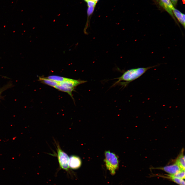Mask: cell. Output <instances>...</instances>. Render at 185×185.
Instances as JSON below:
<instances>
[{"label": "cell", "instance_id": "6da1fadb", "mask_svg": "<svg viewBox=\"0 0 185 185\" xmlns=\"http://www.w3.org/2000/svg\"><path fill=\"white\" fill-rule=\"evenodd\" d=\"M158 65V64L146 67L133 68L128 70L124 72L120 77L116 78L118 80L113 86L119 84L123 87H125L130 83L142 75L148 70L156 67Z\"/></svg>", "mask_w": 185, "mask_h": 185}, {"label": "cell", "instance_id": "7a4b0ae2", "mask_svg": "<svg viewBox=\"0 0 185 185\" xmlns=\"http://www.w3.org/2000/svg\"><path fill=\"white\" fill-rule=\"evenodd\" d=\"M105 157L104 161L107 169L111 175H115L119 166L118 157L115 153L108 150L105 152Z\"/></svg>", "mask_w": 185, "mask_h": 185}, {"label": "cell", "instance_id": "3957f363", "mask_svg": "<svg viewBox=\"0 0 185 185\" xmlns=\"http://www.w3.org/2000/svg\"><path fill=\"white\" fill-rule=\"evenodd\" d=\"M56 146L57 156L60 167L62 169L68 171L69 169L68 155L61 149L59 143L55 141Z\"/></svg>", "mask_w": 185, "mask_h": 185}, {"label": "cell", "instance_id": "277c9868", "mask_svg": "<svg viewBox=\"0 0 185 185\" xmlns=\"http://www.w3.org/2000/svg\"><path fill=\"white\" fill-rule=\"evenodd\" d=\"M87 82L86 81L75 80L67 78L64 81L58 82V84L63 87L69 88H75L78 85Z\"/></svg>", "mask_w": 185, "mask_h": 185}, {"label": "cell", "instance_id": "5b68a950", "mask_svg": "<svg viewBox=\"0 0 185 185\" xmlns=\"http://www.w3.org/2000/svg\"><path fill=\"white\" fill-rule=\"evenodd\" d=\"M82 164V161L79 156L72 155L69 157V167L73 169L79 168Z\"/></svg>", "mask_w": 185, "mask_h": 185}, {"label": "cell", "instance_id": "8992f818", "mask_svg": "<svg viewBox=\"0 0 185 185\" xmlns=\"http://www.w3.org/2000/svg\"><path fill=\"white\" fill-rule=\"evenodd\" d=\"M158 168L164 171L170 175L175 174L182 170H184L182 169L176 162L173 164Z\"/></svg>", "mask_w": 185, "mask_h": 185}, {"label": "cell", "instance_id": "52a82bcc", "mask_svg": "<svg viewBox=\"0 0 185 185\" xmlns=\"http://www.w3.org/2000/svg\"><path fill=\"white\" fill-rule=\"evenodd\" d=\"M175 17L182 26L185 28V15L179 11L175 8L172 10Z\"/></svg>", "mask_w": 185, "mask_h": 185}, {"label": "cell", "instance_id": "ba28073f", "mask_svg": "<svg viewBox=\"0 0 185 185\" xmlns=\"http://www.w3.org/2000/svg\"><path fill=\"white\" fill-rule=\"evenodd\" d=\"M39 80L44 84L54 88L58 84V82L48 79L46 78L40 77Z\"/></svg>", "mask_w": 185, "mask_h": 185}, {"label": "cell", "instance_id": "9c48e42d", "mask_svg": "<svg viewBox=\"0 0 185 185\" xmlns=\"http://www.w3.org/2000/svg\"><path fill=\"white\" fill-rule=\"evenodd\" d=\"M54 88L59 90L67 93L73 98L72 92L74 90V88L66 87L59 84L57 85Z\"/></svg>", "mask_w": 185, "mask_h": 185}, {"label": "cell", "instance_id": "30bf717a", "mask_svg": "<svg viewBox=\"0 0 185 185\" xmlns=\"http://www.w3.org/2000/svg\"><path fill=\"white\" fill-rule=\"evenodd\" d=\"M176 163L182 169L185 170V156L183 152L178 158Z\"/></svg>", "mask_w": 185, "mask_h": 185}, {"label": "cell", "instance_id": "8fae6325", "mask_svg": "<svg viewBox=\"0 0 185 185\" xmlns=\"http://www.w3.org/2000/svg\"><path fill=\"white\" fill-rule=\"evenodd\" d=\"M46 78L48 79L58 82H60L64 81L67 78L64 77L56 75L49 76Z\"/></svg>", "mask_w": 185, "mask_h": 185}, {"label": "cell", "instance_id": "7c38bea8", "mask_svg": "<svg viewBox=\"0 0 185 185\" xmlns=\"http://www.w3.org/2000/svg\"><path fill=\"white\" fill-rule=\"evenodd\" d=\"M168 176L166 177L170 179L179 185H185V181L183 179Z\"/></svg>", "mask_w": 185, "mask_h": 185}, {"label": "cell", "instance_id": "4fadbf2b", "mask_svg": "<svg viewBox=\"0 0 185 185\" xmlns=\"http://www.w3.org/2000/svg\"><path fill=\"white\" fill-rule=\"evenodd\" d=\"M167 175L171 177L184 179H185V170H182L179 172L173 174H168Z\"/></svg>", "mask_w": 185, "mask_h": 185}, {"label": "cell", "instance_id": "5bb4252c", "mask_svg": "<svg viewBox=\"0 0 185 185\" xmlns=\"http://www.w3.org/2000/svg\"><path fill=\"white\" fill-rule=\"evenodd\" d=\"M12 86V84L10 83L0 88V97H1V95L2 92L6 90L7 89L9 88Z\"/></svg>", "mask_w": 185, "mask_h": 185}, {"label": "cell", "instance_id": "9a60e30c", "mask_svg": "<svg viewBox=\"0 0 185 185\" xmlns=\"http://www.w3.org/2000/svg\"><path fill=\"white\" fill-rule=\"evenodd\" d=\"M87 2L88 7H95L97 3L92 0H89Z\"/></svg>", "mask_w": 185, "mask_h": 185}, {"label": "cell", "instance_id": "2e32d148", "mask_svg": "<svg viewBox=\"0 0 185 185\" xmlns=\"http://www.w3.org/2000/svg\"><path fill=\"white\" fill-rule=\"evenodd\" d=\"M173 4L174 5H175L177 4L178 0H171Z\"/></svg>", "mask_w": 185, "mask_h": 185}, {"label": "cell", "instance_id": "e0dca14e", "mask_svg": "<svg viewBox=\"0 0 185 185\" xmlns=\"http://www.w3.org/2000/svg\"><path fill=\"white\" fill-rule=\"evenodd\" d=\"M93 1H95L97 3V2L99 0H92Z\"/></svg>", "mask_w": 185, "mask_h": 185}, {"label": "cell", "instance_id": "ac0fdd59", "mask_svg": "<svg viewBox=\"0 0 185 185\" xmlns=\"http://www.w3.org/2000/svg\"><path fill=\"white\" fill-rule=\"evenodd\" d=\"M85 2H87L89 0H84Z\"/></svg>", "mask_w": 185, "mask_h": 185}, {"label": "cell", "instance_id": "d6986e66", "mask_svg": "<svg viewBox=\"0 0 185 185\" xmlns=\"http://www.w3.org/2000/svg\"><path fill=\"white\" fill-rule=\"evenodd\" d=\"M182 0L183 1H184V2L185 0Z\"/></svg>", "mask_w": 185, "mask_h": 185}]
</instances>
